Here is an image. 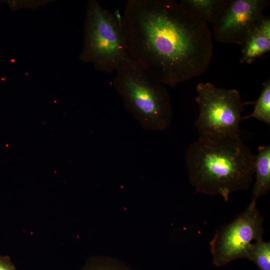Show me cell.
I'll return each instance as SVG.
<instances>
[{
  "mask_svg": "<svg viewBox=\"0 0 270 270\" xmlns=\"http://www.w3.org/2000/svg\"><path fill=\"white\" fill-rule=\"evenodd\" d=\"M122 24L130 56L164 86L204 74L213 56L208 24L172 0H128Z\"/></svg>",
  "mask_w": 270,
  "mask_h": 270,
  "instance_id": "cell-1",
  "label": "cell"
},
{
  "mask_svg": "<svg viewBox=\"0 0 270 270\" xmlns=\"http://www.w3.org/2000/svg\"><path fill=\"white\" fill-rule=\"evenodd\" d=\"M254 158L240 134H200L186 154L189 180L197 192L228 201L232 193L250 188Z\"/></svg>",
  "mask_w": 270,
  "mask_h": 270,
  "instance_id": "cell-2",
  "label": "cell"
},
{
  "mask_svg": "<svg viewBox=\"0 0 270 270\" xmlns=\"http://www.w3.org/2000/svg\"><path fill=\"white\" fill-rule=\"evenodd\" d=\"M113 84L124 107L142 127L162 130L170 124L172 107L165 86L153 78L131 58L116 72Z\"/></svg>",
  "mask_w": 270,
  "mask_h": 270,
  "instance_id": "cell-3",
  "label": "cell"
},
{
  "mask_svg": "<svg viewBox=\"0 0 270 270\" xmlns=\"http://www.w3.org/2000/svg\"><path fill=\"white\" fill-rule=\"evenodd\" d=\"M84 32L80 59L98 70L112 73L130 58L118 10L113 14L96 0H89Z\"/></svg>",
  "mask_w": 270,
  "mask_h": 270,
  "instance_id": "cell-4",
  "label": "cell"
},
{
  "mask_svg": "<svg viewBox=\"0 0 270 270\" xmlns=\"http://www.w3.org/2000/svg\"><path fill=\"white\" fill-rule=\"evenodd\" d=\"M196 100L200 111L196 126L200 135L240 134L242 114L248 102H243L236 89L219 88L212 83H199Z\"/></svg>",
  "mask_w": 270,
  "mask_h": 270,
  "instance_id": "cell-5",
  "label": "cell"
},
{
  "mask_svg": "<svg viewBox=\"0 0 270 270\" xmlns=\"http://www.w3.org/2000/svg\"><path fill=\"white\" fill-rule=\"evenodd\" d=\"M252 201L246 209L228 224L218 230L210 242L213 264L224 266L245 258L252 242L263 239L264 218Z\"/></svg>",
  "mask_w": 270,
  "mask_h": 270,
  "instance_id": "cell-6",
  "label": "cell"
},
{
  "mask_svg": "<svg viewBox=\"0 0 270 270\" xmlns=\"http://www.w3.org/2000/svg\"><path fill=\"white\" fill-rule=\"evenodd\" d=\"M269 4L268 0H227L213 24L215 40L242 46Z\"/></svg>",
  "mask_w": 270,
  "mask_h": 270,
  "instance_id": "cell-7",
  "label": "cell"
},
{
  "mask_svg": "<svg viewBox=\"0 0 270 270\" xmlns=\"http://www.w3.org/2000/svg\"><path fill=\"white\" fill-rule=\"evenodd\" d=\"M270 50V18L264 16L242 45L240 64H250Z\"/></svg>",
  "mask_w": 270,
  "mask_h": 270,
  "instance_id": "cell-8",
  "label": "cell"
},
{
  "mask_svg": "<svg viewBox=\"0 0 270 270\" xmlns=\"http://www.w3.org/2000/svg\"><path fill=\"white\" fill-rule=\"evenodd\" d=\"M254 171L256 182L252 192V201L256 202L261 196L268 192L270 188V146L261 145L258 154L255 156Z\"/></svg>",
  "mask_w": 270,
  "mask_h": 270,
  "instance_id": "cell-9",
  "label": "cell"
},
{
  "mask_svg": "<svg viewBox=\"0 0 270 270\" xmlns=\"http://www.w3.org/2000/svg\"><path fill=\"white\" fill-rule=\"evenodd\" d=\"M227 0H181L179 4L203 22L214 24Z\"/></svg>",
  "mask_w": 270,
  "mask_h": 270,
  "instance_id": "cell-10",
  "label": "cell"
},
{
  "mask_svg": "<svg viewBox=\"0 0 270 270\" xmlns=\"http://www.w3.org/2000/svg\"><path fill=\"white\" fill-rule=\"evenodd\" d=\"M245 258L252 262L258 270H270V242L263 239L254 242L248 247Z\"/></svg>",
  "mask_w": 270,
  "mask_h": 270,
  "instance_id": "cell-11",
  "label": "cell"
},
{
  "mask_svg": "<svg viewBox=\"0 0 270 270\" xmlns=\"http://www.w3.org/2000/svg\"><path fill=\"white\" fill-rule=\"evenodd\" d=\"M254 106L252 114L242 117V121L254 118L267 124H270V79L263 84V88L258 98L254 102H248Z\"/></svg>",
  "mask_w": 270,
  "mask_h": 270,
  "instance_id": "cell-12",
  "label": "cell"
},
{
  "mask_svg": "<svg viewBox=\"0 0 270 270\" xmlns=\"http://www.w3.org/2000/svg\"><path fill=\"white\" fill-rule=\"evenodd\" d=\"M82 270H131L122 262L111 258H98L88 262Z\"/></svg>",
  "mask_w": 270,
  "mask_h": 270,
  "instance_id": "cell-13",
  "label": "cell"
},
{
  "mask_svg": "<svg viewBox=\"0 0 270 270\" xmlns=\"http://www.w3.org/2000/svg\"><path fill=\"white\" fill-rule=\"evenodd\" d=\"M0 270H17L8 256H0Z\"/></svg>",
  "mask_w": 270,
  "mask_h": 270,
  "instance_id": "cell-14",
  "label": "cell"
}]
</instances>
